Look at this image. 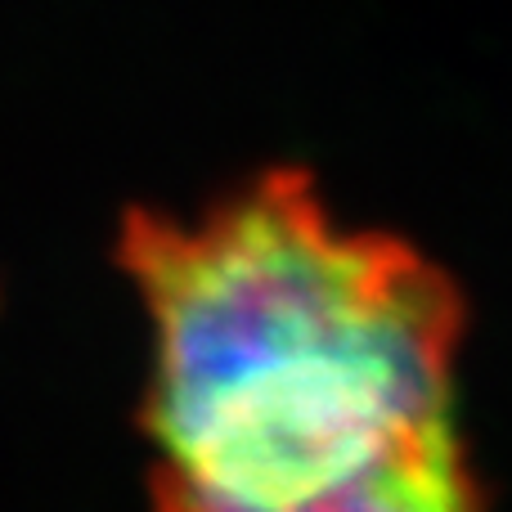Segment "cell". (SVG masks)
<instances>
[{
    "label": "cell",
    "mask_w": 512,
    "mask_h": 512,
    "mask_svg": "<svg viewBox=\"0 0 512 512\" xmlns=\"http://www.w3.org/2000/svg\"><path fill=\"white\" fill-rule=\"evenodd\" d=\"M117 265L153 333L140 432L158 504H486L459 427V283L396 234L342 225L310 171L270 167L198 216L131 207Z\"/></svg>",
    "instance_id": "cell-1"
}]
</instances>
